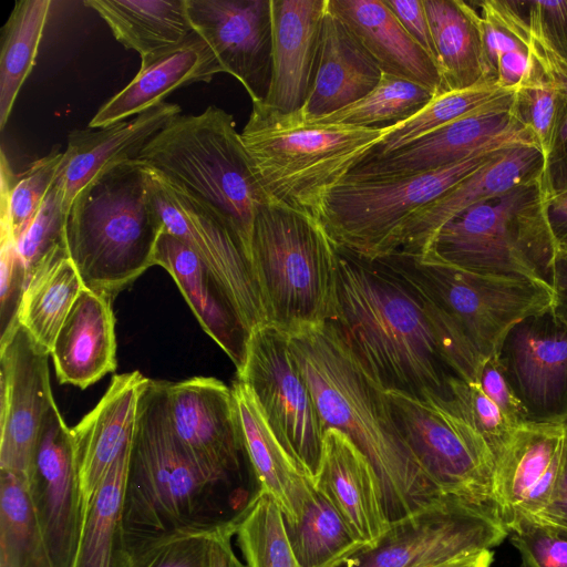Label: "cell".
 <instances>
[{
	"mask_svg": "<svg viewBox=\"0 0 567 567\" xmlns=\"http://www.w3.org/2000/svg\"><path fill=\"white\" fill-rule=\"evenodd\" d=\"M288 337L324 431H341L369 458L391 522L445 496L402 436L388 391L354 355L337 326H308Z\"/></svg>",
	"mask_w": 567,
	"mask_h": 567,
	"instance_id": "6da1fadb",
	"label": "cell"
},
{
	"mask_svg": "<svg viewBox=\"0 0 567 567\" xmlns=\"http://www.w3.org/2000/svg\"><path fill=\"white\" fill-rule=\"evenodd\" d=\"M338 312L333 323L386 390L419 399H450L455 375L409 284L383 260L338 247Z\"/></svg>",
	"mask_w": 567,
	"mask_h": 567,
	"instance_id": "7a4b0ae2",
	"label": "cell"
},
{
	"mask_svg": "<svg viewBox=\"0 0 567 567\" xmlns=\"http://www.w3.org/2000/svg\"><path fill=\"white\" fill-rule=\"evenodd\" d=\"M233 491L205 473L172 427L167 381L150 379L138 401L124 488L123 522L130 551L182 534H210L228 514Z\"/></svg>",
	"mask_w": 567,
	"mask_h": 567,
	"instance_id": "3957f363",
	"label": "cell"
},
{
	"mask_svg": "<svg viewBox=\"0 0 567 567\" xmlns=\"http://www.w3.org/2000/svg\"><path fill=\"white\" fill-rule=\"evenodd\" d=\"M163 224L153 207L146 167L137 159L113 165L74 198L66 246L85 288L112 300L155 266Z\"/></svg>",
	"mask_w": 567,
	"mask_h": 567,
	"instance_id": "277c9868",
	"label": "cell"
},
{
	"mask_svg": "<svg viewBox=\"0 0 567 567\" xmlns=\"http://www.w3.org/2000/svg\"><path fill=\"white\" fill-rule=\"evenodd\" d=\"M136 159L209 205L240 239L251 261L256 212L271 199L230 114L213 105L197 115L179 114L145 144Z\"/></svg>",
	"mask_w": 567,
	"mask_h": 567,
	"instance_id": "5b68a950",
	"label": "cell"
},
{
	"mask_svg": "<svg viewBox=\"0 0 567 567\" xmlns=\"http://www.w3.org/2000/svg\"><path fill=\"white\" fill-rule=\"evenodd\" d=\"M251 264L267 324L287 334L333 322L338 312V246L319 220L275 202L258 206Z\"/></svg>",
	"mask_w": 567,
	"mask_h": 567,
	"instance_id": "8992f818",
	"label": "cell"
},
{
	"mask_svg": "<svg viewBox=\"0 0 567 567\" xmlns=\"http://www.w3.org/2000/svg\"><path fill=\"white\" fill-rule=\"evenodd\" d=\"M388 127L308 123L293 114L252 104L240 137L271 202L318 220L327 193L359 164Z\"/></svg>",
	"mask_w": 567,
	"mask_h": 567,
	"instance_id": "52a82bcc",
	"label": "cell"
},
{
	"mask_svg": "<svg viewBox=\"0 0 567 567\" xmlns=\"http://www.w3.org/2000/svg\"><path fill=\"white\" fill-rule=\"evenodd\" d=\"M545 199L542 175L475 204L446 223L415 258L474 272L524 277L551 288L558 250Z\"/></svg>",
	"mask_w": 567,
	"mask_h": 567,
	"instance_id": "ba28073f",
	"label": "cell"
},
{
	"mask_svg": "<svg viewBox=\"0 0 567 567\" xmlns=\"http://www.w3.org/2000/svg\"><path fill=\"white\" fill-rule=\"evenodd\" d=\"M519 144L535 143H499L455 164L414 175L344 177L327 193L318 220L338 247L367 260L386 258L396 233L414 213L505 148Z\"/></svg>",
	"mask_w": 567,
	"mask_h": 567,
	"instance_id": "9c48e42d",
	"label": "cell"
},
{
	"mask_svg": "<svg viewBox=\"0 0 567 567\" xmlns=\"http://www.w3.org/2000/svg\"><path fill=\"white\" fill-rule=\"evenodd\" d=\"M381 260L450 320L483 358L496 355L517 322L554 303V290L528 278L474 272L401 254Z\"/></svg>",
	"mask_w": 567,
	"mask_h": 567,
	"instance_id": "30bf717a",
	"label": "cell"
},
{
	"mask_svg": "<svg viewBox=\"0 0 567 567\" xmlns=\"http://www.w3.org/2000/svg\"><path fill=\"white\" fill-rule=\"evenodd\" d=\"M388 395L402 436L435 486L498 517L493 455L452 399Z\"/></svg>",
	"mask_w": 567,
	"mask_h": 567,
	"instance_id": "8fae6325",
	"label": "cell"
},
{
	"mask_svg": "<svg viewBox=\"0 0 567 567\" xmlns=\"http://www.w3.org/2000/svg\"><path fill=\"white\" fill-rule=\"evenodd\" d=\"M507 536L488 511L452 496L391 522L373 548H361L336 567H433L492 549Z\"/></svg>",
	"mask_w": 567,
	"mask_h": 567,
	"instance_id": "7c38bea8",
	"label": "cell"
},
{
	"mask_svg": "<svg viewBox=\"0 0 567 567\" xmlns=\"http://www.w3.org/2000/svg\"><path fill=\"white\" fill-rule=\"evenodd\" d=\"M237 379L248 385L277 439L312 478L326 431L288 334L271 324L254 329Z\"/></svg>",
	"mask_w": 567,
	"mask_h": 567,
	"instance_id": "4fadbf2b",
	"label": "cell"
},
{
	"mask_svg": "<svg viewBox=\"0 0 567 567\" xmlns=\"http://www.w3.org/2000/svg\"><path fill=\"white\" fill-rule=\"evenodd\" d=\"M146 171L151 202L164 229L183 240L208 267L250 331L267 324L251 261L230 226L199 198L154 169Z\"/></svg>",
	"mask_w": 567,
	"mask_h": 567,
	"instance_id": "5bb4252c",
	"label": "cell"
},
{
	"mask_svg": "<svg viewBox=\"0 0 567 567\" xmlns=\"http://www.w3.org/2000/svg\"><path fill=\"white\" fill-rule=\"evenodd\" d=\"M49 355L21 324L0 343V470L28 483L39 433L54 402Z\"/></svg>",
	"mask_w": 567,
	"mask_h": 567,
	"instance_id": "9a60e30c",
	"label": "cell"
},
{
	"mask_svg": "<svg viewBox=\"0 0 567 567\" xmlns=\"http://www.w3.org/2000/svg\"><path fill=\"white\" fill-rule=\"evenodd\" d=\"M495 357L527 422L567 421V324L551 308L517 322Z\"/></svg>",
	"mask_w": 567,
	"mask_h": 567,
	"instance_id": "2e32d148",
	"label": "cell"
},
{
	"mask_svg": "<svg viewBox=\"0 0 567 567\" xmlns=\"http://www.w3.org/2000/svg\"><path fill=\"white\" fill-rule=\"evenodd\" d=\"M29 491L53 566L71 567L84 506L72 431L55 402L39 433Z\"/></svg>",
	"mask_w": 567,
	"mask_h": 567,
	"instance_id": "e0dca14e",
	"label": "cell"
},
{
	"mask_svg": "<svg viewBox=\"0 0 567 567\" xmlns=\"http://www.w3.org/2000/svg\"><path fill=\"white\" fill-rule=\"evenodd\" d=\"M175 435L196 464L233 491L244 452L231 388L215 378L167 382Z\"/></svg>",
	"mask_w": 567,
	"mask_h": 567,
	"instance_id": "ac0fdd59",
	"label": "cell"
},
{
	"mask_svg": "<svg viewBox=\"0 0 567 567\" xmlns=\"http://www.w3.org/2000/svg\"><path fill=\"white\" fill-rule=\"evenodd\" d=\"M186 8L223 72L243 84L252 104L264 103L272 68L270 0H186Z\"/></svg>",
	"mask_w": 567,
	"mask_h": 567,
	"instance_id": "d6986e66",
	"label": "cell"
},
{
	"mask_svg": "<svg viewBox=\"0 0 567 567\" xmlns=\"http://www.w3.org/2000/svg\"><path fill=\"white\" fill-rule=\"evenodd\" d=\"M513 94L514 92L392 153L362 158L346 177L383 178L414 175L455 164L504 142L524 141L537 145L533 134L511 114Z\"/></svg>",
	"mask_w": 567,
	"mask_h": 567,
	"instance_id": "ffe728a7",
	"label": "cell"
},
{
	"mask_svg": "<svg viewBox=\"0 0 567 567\" xmlns=\"http://www.w3.org/2000/svg\"><path fill=\"white\" fill-rule=\"evenodd\" d=\"M545 158L536 144L502 151L454 187L414 213L396 233L392 255L422 256L435 234L475 204L497 197L543 175Z\"/></svg>",
	"mask_w": 567,
	"mask_h": 567,
	"instance_id": "44dd1931",
	"label": "cell"
},
{
	"mask_svg": "<svg viewBox=\"0 0 567 567\" xmlns=\"http://www.w3.org/2000/svg\"><path fill=\"white\" fill-rule=\"evenodd\" d=\"M566 422H526L514 432L493 474L498 517L540 514L558 480L566 447Z\"/></svg>",
	"mask_w": 567,
	"mask_h": 567,
	"instance_id": "7402d4cb",
	"label": "cell"
},
{
	"mask_svg": "<svg viewBox=\"0 0 567 567\" xmlns=\"http://www.w3.org/2000/svg\"><path fill=\"white\" fill-rule=\"evenodd\" d=\"M316 492L338 511L363 548H373L391 527L380 480L364 453L341 431L327 429L312 477Z\"/></svg>",
	"mask_w": 567,
	"mask_h": 567,
	"instance_id": "603a6c76",
	"label": "cell"
},
{
	"mask_svg": "<svg viewBox=\"0 0 567 567\" xmlns=\"http://www.w3.org/2000/svg\"><path fill=\"white\" fill-rule=\"evenodd\" d=\"M272 68L266 107L292 114L312 86L328 0H270Z\"/></svg>",
	"mask_w": 567,
	"mask_h": 567,
	"instance_id": "cb8c5ba5",
	"label": "cell"
},
{
	"mask_svg": "<svg viewBox=\"0 0 567 567\" xmlns=\"http://www.w3.org/2000/svg\"><path fill=\"white\" fill-rule=\"evenodd\" d=\"M179 114L177 104L163 102L128 121L72 131L54 181L65 213L90 182L113 165L136 159L145 144Z\"/></svg>",
	"mask_w": 567,
	"mask_h": 567,
	"instance_id": "d4e9b609",
	"label": "cell"
},
{
	"mask_svg": "<svg viewBox=\"0 0 567 567\" xmlns=\"http://www.w3.org/2000/svg\"><path fill=\"white\" fill-rule=\"evenodd\" d=\"M154 261L172 276L203 330L240 371L251 331L221 284L183 240L165 229Z\"/></svg>",
	"mask_w": 567,
	"mask_h": 567,
	"instance_id": "484cf974",
	"label": "cell"
},
{
	"mask_svg": "<svg viewBox=\"0 0 567 567\" xmlns=\"http://www.w3.org/2000/svg\"><path fill=\"white\" fill-rule=\"evenodd\" d=\"M148 380L140 371L114 375L99 403L71 429L84 509L132 441L140 396Z\"/></svg>",
	"mask_w": 567,
	"mask_h": 567,
	"instance_id": "4316f807",
	"label": "cell"
},
{
	"mask_svg": "<svg viewBox=\"0 0 567 567\" xmlns=\"http://www.w3.org/2000/svg\"><path fill=\"white\" fill-rule=\"evenodd\" d=\"M231 390L244 453L257 489L275 499L286 525H296L315 493L312 478L277 439L248 385L237 379Z\"/></svg>",
	"mask_w": 567,
	"mask_h": 567,
	"instance_id": "83f0119b",
	"label": "cell"
},
{
	"mask_svg": "<svg viewBox=\"0 0 567 567\" xmlns=\"http://www.w3.org/2000/svg\"><path fill=\"white\" fill-rule=\"evenodd\" d=\"M381 75L377 62L328 8L312 86L301 110L292 114L307 121L337 112L370 93Z\"/></svg>",
	"mask_w": 567,
	"mask_h": 567,
	"instance_id": "f1b7e54d",
	"label": "cell"
},
{
	"mask_svg": "<svg viewBox=\"0 0 567 567\" xmlns=\"http://www.w3.org/2000/svg\"><path fill=\"white\" fill-rule=\"evenodd\" d=\"M328 8L382 72L416 83L434 95L442 93L435 61L406 33L384 0H329Z\"/></svg>",
	"mask_w": 567,
	"mask_h": 567,
	"instance_id": "f546056e",
	"label": "cell"
},
{
	"mask_svg": "<svg viewBox=\"0 0 567 567\" xmlns=\"http://www.w3.org/2000/svg\"><path fill=\"white\" fill-rule=\"evenodd\" d=\"M60 383L86 389L116 369L111 300L83 288L61 326L50 354Z\"/></svg>",
	"mask_w": 567,
	"mask_h": 567,
	"instance_id": "4dcf8cb0",
	"label": "cell"
},
{
	"mask_svg": "<svg viewBox=\"0 0 567 567\" xmlns=\"http://www.w3.org/2000/svg\"><path fill=\"white\" fill-rule=\"evenodd\" d=\"M223 72L208 43L194 32L183 44L141 64L135 78L105 102L89 123L91 128L105 127L165 102L178 87L209 82Z\"/></svg>",
	"mask_w": 567,
	"mask_h": 567,
	"instance_id": "1f68e13d",
	"label": "cell"
},
{
	"mask_svg": "<svg viewBox=\"0 0 567 567\" xmlns=\"http://www.w3.org/2000/svg\"><path fill=\"white\" fill-rule=\"evenodd\" d=\"M114 38L141 55V64L183 44L195 31L186 0H86Z\"/></svg>",
	"mask_w": 567,
	"mask_h": 567,
	"instance_id": "d6a6232c",
	"label": "cell"
},
{
	"mask_svg": "<svg viewBox=\"0 0 567 567\" xmlns=\"http://www.w3.org/2000/svg\"><path fill=\"white\" fill-rule=\"evenodd\" d=\"M423 2L442 79V93L488 82L485 76L481 17L475 9L463 0Z\"/></svg>",
	"mask_w": 567,
	"mask_h": 567,
	"instance_id": "836d02e7",
	"label": "cell"
},
{
	"mask_svg": "<svg viewBox=\"0 0 567 567\" xmlns=\"http://www.w3.org/2000/svg\"><path fill=\"white\" fill-rule=\"evenodd\" d=\"M130 450L131 443L117 456L86 505L71 567H131L132 555L123 522Z\"/></svg>",
	"mask_w": 567,
	"mask_h": 567,
	"instance_id": "e575fe53",
	"label": "cell"
},
{
	"mask_svg": "<svg viewBox=\"0 0 567 567\" xmlns=\"http://www.w3.org/2000/svg\"><path fill=\"white\" fill-rule=\"evenodd\" d=\"M83 288L68 249L52 256L31 276L19 322L50 354L55 337Z\"/></svg>",
	"mask_w": 567,
	"mask_h": 567,
	"instance_id": "d590c367",
	"label": "cell"
},
{
	"mask_svg": "<svg viewBox=\"0 0 567 567\" xmlns=\"http://www.w3.org/2000/svg\"><path fill=\"white\" fill-rule=\"evenodd\" d=\"M0 567H54L28 481L0 470Z\"/></svg>",
	"mask_w": 567,
	"mask_h": 567,
	"instance_id": "8d00e7d4",
	"label": "cell"
},
{
	"mask_svg": "<svg viewBox=\"0 0 567 567\" xmlns=\"http://www.w3.org/2000/svg\"><path fill=\"white\" fill-rule=\"evenodd\" d=\"M50 0L16 1L1 31L0 128L3 130L18 93L31 73L51 10Z\"/></svg>",
	"mask_w": 567,
	"mask_h": 567,
	"instance_id": "74e56055",
	"label": "cell"
},
{
	"mask_svg": "<svg viewBox=\"0 0 567 567\" xmlns=\"http://www.w3.org/2000/svg\"><path fill=\"white\" fill-rule=\"evenodd\" d=\"M234 537L246 567H301L282 512L261 489H256L234 517Z\"/></svg>",
	"mask_w": 567,
	"mask_h": 567,
	"instance_id": "f35d334b",
	"label": "cell"
},
{
	"mask_svg": "<svg viewBox=\"0 0 567 567\" xmlns=\"http://www.w3.org/2000/svg\"><path fill=\"white\" fill-rule=\"evenodd\" d=\"M514 91L502 89L496 83L483 82L464 90L437 94L410 118L389 126L363 158L392 153L453 121L496 103Z\"/></svg>",
	"mask_w": 567,
	"mask_h": 567,
	"instance_id": "ab89813d",
	"label": "cell"
},
{
	"mask_svg": "<svg viewBox=\"0 0 567 567\" xmlns=\"http://www.w3.org/2000/svg\"><path fill=\"white\" fill-rule=\"evenodd\" d=\"M301 567H336L363 546L333 505L316 492L296 525H286Z\"/></svg>",
	"mask_w": 567,
	"mask_h": 567,
	"instance_id": "60d3db41",
	"label": "cell"
},
{
	"mask_svg": "<svg viewBox=\"0 0 567 567\" xmlns=\"http://www.w3.org/2000/svg\"><path fill=\"white\" fill-rule=\"evenodd\" d=\"M434 96L416 83L382 72L378 85L359 101L331 114L303 122L385 127L410 118Z\"/></svg>",
	"mask_w": 567,
	"mask_h": 567,
	"instance_id": "b9f144b4",
	"label": "cell"
},
{
	"mask_svg": "<svg viewBox=\"0 0 567 567\" xmlns=\"http://www.w3.org/2000/svg\"><path fill=\"white\" fill-rule=\"evenodd\" d=\"M63 159V152L52 150L19 174H14L1 152V228L16 241L38 213L52 187Z\"/></svg>",
	"mask_w": 567,
	"mask_h": 567,
	"instance_id": "7bdbcfd3",
	"label": "cell"
},
{
	"mask_svg": "<svg viewBox=\"0 0 567 567\" xmlns=\"http://www.w3.org/2000/svg\"><path fill=\"white\" fill-rule=\"evenodd\" d=\"M561 102L560 83L532 44L530 68L514 91L511 114L533 134L544 158L551 146Z\"/></svg>",
	"mask_w": 567,
	"mask_h": 567,
	"instance_id": "ee69618b",
	"label": "cell"
},
{
	"mask_svg": "<svg viewBox=\"0 0 567 567\" xmlns=\"http://www.w3.org/2000/svg\"><path fill=\"white\" fill-rule=\"evenodd\" d=\"M66 218L60 187L54 182L38 213L17 240L28 282L35 270L66 246ZM28 286V285H27Z\"/></svg>",
	"mask_w": 567,
	"mask_h": 567,
	"instance_id": "f6af8a7d",
	"label": "cell"
},
{
	"mask_svg": "<svg viewBox=\"0 0 567 567\" xmlns=\"http://www.w3.org/2000/svg\"><path fill=\"white\" fill-rule=\"evenodd\" d=\"M520 567H567V528L538 515H516L506 526Z\"/></svg>",
	"mask_w": 567,
	"mask_h": 567,
	"instance_id": "bcb514c9",
	"label": "cell"
},
{
	"mask_svg": "<svg viewBox=\"0 0 567 567\" xmlns=\"http://www.w3.org/2000/svg\"><path fill=\"white\" fill-rule=\"evenodd\" d=\"M449 384L453 403L487 444L495 468L517 427L487 398L477 382H467L454 377Z\"/></svg>",
	"mask_w": 567,
	"mask_h": 567,
	"instance_id": "7dc6e473",
	"label": "cell"
},
{
	"mask_svg": "<svg viewBox=\"0 0 567 567\" xmlns=\"http://www.w3.org/2000/svg\"><path fill=\"white\" fill-rule=\"evenodd\" d=\"M533 34V33H532ZM532 44L551 70L563 90V102L549 153L545 157L543 184L546 197L567 190V62L533 34Z\"/></svg>",
	"mask_w": 567,
	"mask_h": 567,
	"instance_id": "c3c4849f",
	"label": "cell"
},
{
	"mask_svg": "<svg viewBox=\"0 0 567 567\" xmlns=\"http://www.w3.org/2000/svg\"><path fill=\"white\" fill-rule=\"evenodd\" d=\"M213 533L175 535L143 545L131 553V567H210Z\"/></svg>",
	"mask_w": 567,
	"mask_h": 567,
	"instance_id": "681fc988",
	"label": "cell"
},
{
	"mask_svg": "<svg viewBox=\"0 0 567 567\" xmlns=\"http://www.w3.org/2000/svg\"><path fill=\"white\" fill-rule=\"evenodd\" d=\"M28 285L27 270L11 233L0 236V343L20 326L19 315Z\"/></svg>",
	"mask_w": 567,
	"mask_h": 567,
	"instance_id": "f907efd6",
	"label": "cell"
},
{
	"mask_svg": "<svg viewBox=\"0 0 567 567\" xmlns=\"http://www.w3.org/2000/svg\"><path fill=\"white\" fill-rule=\"evenodd\" d=\"M532 33L567 62V0L529 1Z\"/></svg>",
	"mask_w": 567,
	"mask_h": 567,
	"instance_id": "816d5d0a",
	"label": "cell"
},
{
	"mask_svg": "<svg viewBox=\"0 0 567 567\" xmlns=\"http://www.w3.org/2000/svg\"><path fill=\"white\" fill-rule=\"evenodd\" d=\"M476 382L514 426L518 427L527 422L525 410L515 396L495 355L483 361Z\"/></svg>",
	"mask_w": 567,
	"mask_h": 567,
	"instance_id": "f5cc1de1",
	"label": "cell"
},
{
	"mask_svg": "<svg viewBox=\"0 0 567 567\" xmlns=\"http://www.w3.org/2000/svg\"><path fill=\"white\" fill-rule=\"evenodd\" d=\"M384 2L406 33L435 61L434 47L423 0H384Z\"/></svg>",
	"mask_w": 567,
	"mask_h": 567,
	"instance_id": "db71d44e",
	"label": "cell"
},
{
	"mask_svg": "<svg viewBox=\"0 0 567 567\" xmlns=\"http://www.w3.org/2000/svg\"><path fill=\"white\" fill-rule=\"evenodd\" d=\"M233 538L234 519L212 534L210 567H246L233 548Z\"/></svg>",
	"mask_w": 567,
	"mask_h": 567,
	"instance_id": "11a10c76",
	"label": "cell"
},
{
	"mask_svg": "<svg viewBox=\"0 0 567 567\" xmlns=\"http://www.w3.org/2000/svg\"><path fill=\"white\" fill-rule=\"evenodd\" d=\"M545 213L557 250L567 251V190L546 197Z\"/></svg>",
	"mask_w": 567,
	"mask_h": 567,
	"instance_id": "9f6ffc18",
	"label": "cell"
},
{
	"mask_svg": "<svg viewBox=\"0 0 567 567\" xmlns=\"http://www.w3.org/2000/svg\"><path fill=\"white\" fill-rule=\"evenodd\" d=\"M567 425V421H566ZM538 516L567 528V436L561 470L545 509Z\"/></svg>",
	"mask_w": 567,
	"mask_h": 567,
	"instance_id": "6f0895ef",
	"label": "cell"
},
{
	"mask_svg": "<svg viewBox=\"0 0 567 567\" xmlns=\"http://www.w3.org/2000/svg\"><path fill=\"white\" fill-rule=\"evenodd\" d=\"M551 288L555 296L551 310L567 324V251L556 254Z\"/></svg>",
	"mask_w": 567,
	"mask_h": 567,
	"instance_id": "680465c9",
	"label": "cell"
},
{
	"mask_svg": "<svg viewBox=\"0 0 567 567\" xmlns=\"http://www.w3.org/2000/svg\"><path fill=\"white\" fill-rule=\"evenodd\" d=\"M493 559V550L486 549L433 567H491Z\"/></svg>",
	"mask_w": 567,
	"mask_h": 567,
	"instance_id": "91938a15",
	"label": "cell"
}]
</instances>
